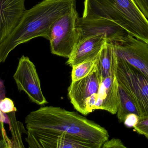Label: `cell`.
<instances>
[{
    "mask_svg": "<svg viewBox=\"0 0 148 148\" xmlns=\"http://www.w3.org/2000/svg\"><path fill=\"white\" fill-rule=\"evenodd\" d=\"M76 27L79 35V41L97 35H103L108 42L117 41L127 32L115 22L106 18L84 19L78 17Z\"/></svg>",
    "mask_w": 148,
    "mask_h": 148,
    "instance_id": "9c48e42d",
    "label": "cell"
},
{
    "mask_svg": "<svg viewBox=\"0 0 148 148\" xmlns=\"http://www.w3.org/2000/svg\"><path fill=\"white\" fill-rule=\"evenodd\" d=\"M97 94H94L90 96L86 102V108L88 114L95 110V106L97 100Z\"/></svg>",
    "mask_w": 148,
    "mask_h": 148,
    "instance_id": "7402d4cb",
    "label": "cell"
},
{
    "mask_svg": "<svg viewBox=\"0 0 148 148\" xmlns=\"http://www.w3.org/2000/svg\"><path fill=\"white\" fill-rule=\"evenodd\" d=\"M99 56V55L95 59L86 61L73 66L72 81H79L91 74L96 68Z\"/></svg>",
    "mask_w": 148,
    "mask_h": 148,
    "instance_id": "e0dca14e",
    "label": "cell"
},
{
    "mask_svg": "<svg viewBox=\"0 0 148 148\" xmlns=\"http://www.w3.org/2000/svg\"><path fill=\"white\" fill-rule=\"evenodd\" d=\"M27 130L62 133L89 142L95 148H101L109 140L106 129L77 112L60 107H41L30 112L25 119Z\"/></svg>",
    "mask_w": 148,
    "mask_h": 148,
    "instance_id": "6da1fadb",
    "label": "cell"
},
{
    "mask_svg": "<svg viewBox=\"0 0 148 148\" xmlns=\"http://www.w3.org/2000/svg\"><path fill=\"white\" fill-rule=\"evenodd\" d=\"M76 0H42L24 12L12 33L0 44V63L20 44L37 37L49 39V30L58 18L76 7Z\"/></svg>",
    "mask_w": 148,
    "mask_h": 148,
    "instance_id": "7a4b0ae2",
    "label": "cell"
},
{
    "mask_svg": "<svg viewBox=\"0 0 148 148\" xmlns=\"http://www.w3.org/2000/svg\"><path fill=\"white\" fill-rule=\"evenodd\" d=\"M133 128L138 134L148 139V116L139 117L138 122Z\"/></svg>",
    "mask_w": 148,
    "mask_h": 148,
    "instance_id": "d6986e66",
    "label": "cell"
},
{
    "mask_svg": "<svg viewBox=\"0 0 148 148\" xmlns=\"http://www.w3.org/2000/svg\"><path fill=\"white\" fill-rule=\"evenodd\" d=\"M111 20L129 34L148 43V20L134 0H110Z\"/></svg>",
    "mask_w": 148,
    "mask_h": 148,
    "instance_id": "277c9868",
    "label": "cell"
},
{
    "mask_svg": "<svg viewBox=\"0 0 148 148\" xmlns=\"http://www.w3.org/2000/svg\"><path fill=\"white\" fill-rule=\"evenodd\" d=\"M4 123H7L6 117L0 110V148H11L10 139L7 136L4 128Z\"/></svg>",
    "mask_w": 148,
    "mask_h": 148,
    "instance_id": "ac0fdd59",
    "label": "cell"
},
{
    "mask_svg": "<svg viewBox=\"0 0 148 148\" xmlns=\"http://www.w3.org/2000/svg\"><path fill=\"white\" fill-rule=\"evenodd\" d=\"M111 43L117 57L135 68L148 79V43L128 34Z\"/></svg>",
    "mask_w": 148,
    "mask_h": 148,
    "instance_id": "8992f818",
    "label": "cell"
},
{
    "mask_svg": "<svg viewBox=\"0 0 148 148\" xmlns=\"http://www.w3.org/2000/svg\"><path fill=\"white\" fill-rule=\"evenodd\" d=\"M103 35H97L79 41L66 64L71 67L83 62L97 58L106 42Z\"/></svg>",
    "mask_w": 148,
    "mask_h": 148,
    "instance_id": "7c38bea8",
    "label": "cell"
},
{
    "mask_svg": "<svg viewBox=\"0 0 148 148\" xmlns=\"http://www.w3.org/2000/svg\"><path fill=\"white\" fill-rule=\"evenodd\" d=\"M5 88L3 81L0 79V100L5 98Z\"/></svg>",
    "mask_w": 148,
    "mask_h": 148,
    "instance_id": "d4e9b609",
    "label": "cell"
},
{
    "mask_svg": "<svg viewBox=\"0 0 148 148\" xmlns=\"http://www.w3.org/2000/svg\"><path fill=\"white\" fill-rule=\"evenodd\" d=\"M142 13L148 19V0H134Z\"/></svg>",
    "mask_w": 148,
    "mask_h": 148,
    "instance_id": "603a6c76",
    "label": "cell"
},
{
    "mask_svg": "<svg viewBox=\"0 0 148 148\" xmlns=\"http://www.w3.org/2000/svg\"><path fill=\"white\" fill-rule=\"evenodd\" d=\"M118 86L116 75L108 76L101 81L95 110L101 109L112 114H116L119 104Z\"/></svg>",
    "mask_w": 148,
    "mask_h": 148,
    "instance_id": "4fadbf2b",
    "label": "cell"
},
{
    "mask_svg": "<svg viewBox=\"0 0 148 148\" xmlns=\"http://www.w3.org/2000/svg\"><path fill=\"white\" fill-rule=\"evenodd\" d=\"M118 58L112 43L107 41L103 47L96 65V70L101 81L116 74Z\"/></svg>",
    "mask_w": 148,
    "mask_h": 148,
    "instance_id": "5bb4252c",
    "label": "cell"
},
{
    "mask_svg": "<svg viewBox=\"0 0 148 148\" xmlns=\"http://www.w3.org/2000/svg\"><path fill=\"white\" fill-rule=\"evenodd\" d=\"M101 82L96 68L88 76L79 81H72L68 89V95L77 111L84 115H88L86 102L92 95L98 93Z\"/></svg>",
    "mask_w": 148,
    "mask_h": 148,
    "instance_id": "30bf717a",
    "label": "cell"
},
{
    "mask_svg": "<svg viewBox=\"0 0 148 148\" xmlns=\"http://www.w3.org/2000/svg\"><path fill=\"white\" fill-rule=\"evenodd\" d=\"M79 17L76 7L58 18L50 28L49 34L52 54L69 58L79 41L76 27Z\"/></svg>",
    "mask_w": 148,
    "mask_h": 148,
    "instance_id": "3957f363",
    "label": "cell"
},
{
    "mask_svg": "<svg viewBox=\"0 0 148 148\" xmlns=\"http://www.w3.org/2000/svg\"><path fill=\"white\" fill-rule=\"evenodd\" d=\"M15 112L7 114L10 129L12 134V139H10L11 148H24L22 140V134H27V130L24 128L21 122L16 120Z\"/></svg>",
    "mask_w": 148,
    "mask_h": 148,
    "instance_id": "2e32d148",
    "label": "cell"
},
{
    "mask_svg": "<svg viewBox=\"0 0 148 148\" xmlns=\"http://www.w3.org/2000/svg\"><path fill=\"white\" fill-rule=\"evenodd\" d=\"M118 58V83L134 99L143 116H148V79L124 60Z\"/></svg>",
    "mask_w": 148,
    "mask_h": 148,
    "instance_id": "5b68a950",
    "label": "cell"
},
{
    "mask_svg": "<svg viewBox=\"0 0 148 148\" xmlns=\"http://www.w3.org/2000/svg\"><path fill=\"white\" fill-rule=\"evenodd\" d=\"M13 78L18 90L24 92L31 102L39 105L48 103L42 91L36 68L28 57L23 55L19 59Z\"/></svg>",
    "mask_w": 148,
    "mask_h": 148,
    "instance_id": "52a82bcc",
    "label": "cell"
},
{
    "mask_svg": "<svg viewBox=\"0 0 148 148\" xmlns=\"http://www.w3.org/2000/svg\"><path fill=\"white\" fill-rule=\"evenodd\" d=\"M139 117L136 115L131 114L126 117L124 121V125L128 127L133 128L139 120Z\"/></svg>",
    "mask_w": 148,
    "mask_h": 148,
    "instance_id": "cb8c5ba5",
    "label": "cell"
},
{
    "mask_svg": "<svg viewBox=\"0 0 148 148\" xmlns=\"http://www.w3.org/2000/svg\"><path fill=\"white\" fill-rule=\"evenodd\" d=\"M0 110L3 114H7L11 112H16L17 109L11 99L5 97L0 100Z\"/></svg>",
    "mask_w": 148,
    "mask_h": 148,
    "instance_id": "ffe728a7",
    "label": "cell"
},
{
    "mask_svg": "<svg viewBox=\"0 0 148 148\" xmlns=\"http://www.w3.org/2000/svg\"><path fill=\"white\" fill-rule=\"evenodd\" d=\"M25 139L30 148H95L89 142L62 134L40 130H27Z\"/></svg>",
    "mask_w": 148,
    "mask_h": 148,
    "instance_id": "ba28073f",
    "label": "cell"
},
{
    "mask_svg": "<svg viewBox=\"0 0 148 148\" xmlns=\"http://www.w3.org/2000/svg\"><path fill=\"white\" fill-rule=\"evenodd\" d=\"M119 104L117 117L120 123H123L128 115L134 114L141 117L140 110L135 101L127 91L119 84L118 86Z\"/></svg>",
    "mask_w": 148,
    "mask_h": 148,
    "instance_id": "9a60e30c",
    "label": "cell"
},
{
    "mask_svg": "<svg viewBox=\"0 0 148 148\" xmlns=\"http://www.w3.org/2000/svg\"><path fill=\"white\" fill-rule=\"evenodd\" d=\"M25 0H0V44L16 27L24 12Z\"/></svg>",
    "mask_w": 148,
    "mask_h": 148,
    "instance_id": "8fae6325",
    "label": "cell"
},
{
    "mask_svg": "<svg viewBox=\"0 0 148 148\" xmlns=\"http://www.w3.org/2000/svg\"><path fill=\"white\" fill-rule=\"evenodd\" d=\"M123 143L122 141L119 139L113 138L111 140H108L103 143L101 148H127Z\"/></svg>",
    "mask_w": 148,
    "mask_h": 148,
    "instance_id": "44dd1931",
    "label": "cell"
}]
</instances>
